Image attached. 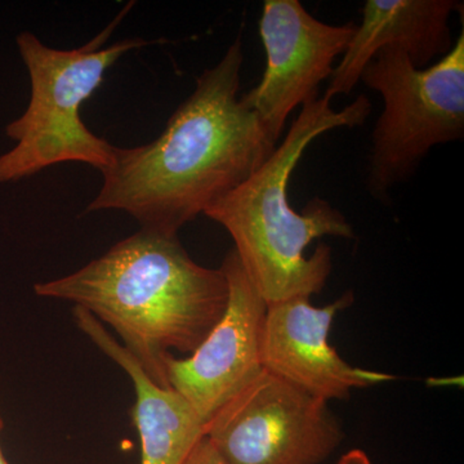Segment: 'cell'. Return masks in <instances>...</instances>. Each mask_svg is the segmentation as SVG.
I'll list each match as a JSON object with an SVG mask.
<instances>
[{
  "label": "cell",
  "mask_w": 464,
  "mask_h": 464,
  "mask_svg": "<svg viewBox=\"0 0 464 464\" xmlns=\"http://www.w3.org/2000/svg\"><path fill=\"white\" fill-rule=\"evenodd\" d=\"M244 47L237 36L204 70L154 141L115 148L85 213L119 210L141 228L179 235L183 226L249 179L275 143L239 97Z\"/></svg>",
  "instance_id": "cell-1"
},
{
  "label": "cell",
  "mask_w": 464,
  "mask_h": 464,
  "mask_svg": "<svg viewBox=\"0 0 464 464\" xmlns=\"http://www.w3.org/2000/svg\"><path fill=\"white\" fill-rule=\"evenodd\" d=\"M38 297L83 308L121 337L150 380L163 389L172 351L191 353L224 316V271L204 267L179 235L141 228L75 273L34 285Z\"/></svg>",
  "instance_id": "cell-2"
},
{
  "label": "cell",
  "mask_w": 464,
  "mask_h": 464,
  "mask_svg": "<svg viewBox=\"0 0 464 464\" xmlns=\"http://www.w3.org/2000/svg\"><path fill=\"white\" fill-rule=\"evenodd\" d=\"M371 112L372 102L364 94L341 110L333 109L326 94L302 106L267 160L204 212L230 234L246 276L266 304L322 292L332 273V249L322 243L306 257L307 246L323 237H355L343 213L326 200L316 198L298 213L290 207L288 186L317 137L360 127Z\"/></svg>",
  "instance_id": "cell-3"
},
{
  "label": "cell",
  "mask_w": 464,
  "mask_h": 464,
  "mask_svg": "<svg viewBox=\"0 0 464 464\" xmlns=\"http://www.w3.org/2000/svg\"><path fill=\"white\" fill-rule=\"evenodd\" d=\"M128 9L74 50L48 47L29 32L17 36L32 94L25 112L5 128L14 146L0 155V183L21 181L61 163L88 164L101 173L110 166L115 146L88 130L81 108L119 58L149 44L141 38H130L105 47Z\"/></svg>",
  "instance_id": "cell-4"
},
{
  "label": "cell",
  "mask_w": 464,
  "mask_h": 464,
  "mask_svg": "<svg viewBox=\"0 0 464 464\" xmlns=\"http://www.w3.org/2000/svg\"><path fill=\"white\" fill-rule=\"evenodd\" d=\"M360 81L383 100L372 134L366 185L375 199L386 200L435 146L463 140V27L438 63L420 69L404 51L387 47L365 66Z\"/></svg>",
  "instance_id": "cell-5"
},
{
  "label": "cell",
  "mask_w": 464,
  "mask_h": 464,
  "mask_svg": "<svg viewBox=\"0 0 464 464\" xmlns=\"http://www.w3.org/2000/svg\"><path fill=\"white\" fill-rule=\"evenodd\" d=\"M204 436L225 464H320L343 431L328 402L264 371L217 411Z\"/></svg>",
  "instance_id": "cell-6"
},
{
  "label": "cell",
  "mask_w": 464,
  "mask_h": 464,
  "mask_svg": "<svg viewBox=\"0 0 464 464\" xmlns=\"http://www.w3.org/2000/svg\"><path fill=\"white\" fill-rule=\"evenodd\" d=\"M258 29L266 69L241 99L277 143L293 110L319 99L320 85L331 79L356 25L323 23L298 0H265Z\"/></svg>",
  "instance_id": "cell-7"
},
{
  "label": "cell",
  "mask_w": 464,
  "mask_h": 464,
  "mask_svg": "<svg viewBox=\"0 0 464 464\" xmlns=\"http://www.w3.org/2000/svg\"><path fill=\"white\" fill-rule=\"evenodd\" d=\"M228 284L224 316L190 356L166 362L167 382L204 426L264 372L262 329L267 304L246 276L234 249L221 265Z\"/></svg>",
  "instance_id": "cell-8"
},
{
  "label": "cell",
  "mask_w": 464,
  "mask_h": 464,
  "mask_svg": "<svg viewBox=\"0 0 464 464\" xmlns=\"http://www.w3.org/2000/svg\"><path fill=\"white\" fill-rule=\"evenodd\" d=\"M353 302V293L324 307L308 297L267 304L261 340V362L267 373L322 399L346 400L351 391L395 380L393 375L355 368L329 344L332 324Z\"/></svg>",
  "instance_id": "cell-9"
},
{
  "label": "cell",
  "mask_w": 464,
  "mask_h": 464,
  "mask_svg": "<svg viewBox=\"0 0 464 464\" xmlns=\"http://www.w3.org/2000/svg\"><path fill=\"white\" fill-rule=\"evenodd\" d=\"M463 14L459 0H366L346 52L329 79L326 96L350 94L365 66L387 47L404 51L423 69L453 47L450 18Z\"/></svg>",
  "instance_id": "cell-10"
},
{
  "label": "cell",
  "mask_w": 464,
  "mask_h": 464,
  "mask_svg": "<svg viewBox=\"0 0 464 464\" xmlns=\"http://www.w3.org/2000/svg\"><path fill=\"white\" fill-rule=\"evenodd\" d=\"M76 326L130 375L136 393L133 420L141 440V464H183L204 438L206 426L172 389L150 380L121 342L83 308L72 310Z\"/></svg>",
  "instance_id": "cell-11"
},
{
  "label": "cell",
  "mask_w": 464,
  "mask_h": 464,
  "mask_svg": "<svg viewBox=\"0 0 464 464\" xmlns=\"http://www.w3.org/2000/svg\"><path fill=\"white\" fill-rule=\"evenodd\" d=\"M183 464H225V462L210 444L209 440L204 436L192 449Z\"/></svg>",
  "instance_id": "cell-12"
},
{
  "label": "cell",
  "mask_w": 464,
  "mask_h": 464,
  "mask_svg": "<svg viewBox=\"0 0 464 464\" xmlns=\"http://www.w3.org/2000/svg\"><path fill=\"white\" fill-rule=\"evenodd\" d=\"M338 464H372V462L371 459H369L368 454L360 450V449H353V450H350L347 454H344Z\"/></svg>",
  "instance_id": "cell-13"
},
{
  "label": "cell",
  "mask_w": 464,
  "mask_h": 464,
  "mask_svg": "<svg viewBox=\"0 0 464 464\" xmlns=\"http://www.w3.org/2000/svg\"><path fill=\"white\" fill-rule=\"evenodd\" d=\"M3 430H5V420H3L2 414H0V435H2ZM0 464H8L5 453H3L2 445H0Z\"/></svg>",
  "instance_id": "cell-14"
}]
</instances>
